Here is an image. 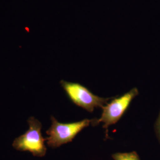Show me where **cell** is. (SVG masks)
Instances as JSON below:
<instances>
[{
  "label": "cell",
  "mask_w": 160,
  "mask_h": 160,
  "mask_svg": "<svg viewBox=\"0 0 160 160\" xmlns=\"http://www.w3.org/2000/svg\"><path fill=\"white\" fill-rule=\"evenodd\" d=\"M138 94L137 88H133L122 96L111 100L102 108L103 112L101 117L99 119H94L93 125L102 123L103 128L106 129V134H108L109 126L114 125L120 120L133 99L137 97Z\"/></svg>",
  "instance_id": "cell-4"
},
{
  "label": "cell",
  "mask_w": 160,
  "mask_h": 160,
  "mask_svg": "<svg viewBox=\"0 0 160 160\" xmlns=\"http://www.w3.org/2000/svg\"><path fill=\"white\" fill-rule=\"evenodd\" d=\"M114 160H140L139 157L136 152L115 153L112 155Z\"/></svg>",
  "instance_id": "cell-5"
},
{
  "label": "cell",
  "mask_w": 160,
  "mask_h": 160,
  "mask_svg": "<svg viewBox=\"0 0 160 160\" xmlns=\"http://www.w3.org/2000/svg\"><path fill=\"white\" fill-rule=\"evenodd\" d=\"M155 132H156V134H157L158 139H159V141H160V112L159 113L158 117L157 118V122L155 123Z\"/></svg>",
  "instance_id": "cell-6"
},
{
  "label": "cell",
  "mask_w": 160,
  "mask_h": 160,
  "mask_svg": "<svg viewBox=\"0 0 160 160\" xmlns=\"http://www.w3.org/2000/svg\"><path fill=\"white\" fill-rule=\"evenodd\" d=\"M29 129L23 135L16 138L13 142V148L20 151H28L34 157H43L46 153V145L41 129L42 125L40 121L34 117L28 120Z\"/></svg>",
  "instance_id": "cell-2"
},
{
  "label": "cell",
  "mask_w": 160,
  "mask_h": 160,
  "mask_svg": "<svg viewBox=\"0 0 160 160\" xmlns=\"http://www.w3.org/2000/svg\"><path fill=\"white\" fill-rule=\"evenodd\" d=\"M60 83L69 99L75 104L89 112H92L95 108H97L102 109L111 99L96 96L84 86L78 83L64 80H61Z\"/></svg>",
  "instance_id": "cell-3"
},
{
  "label": "cell",
  "mask_w": 160,
  "mask_h": 160,
  "mask_svg": "<svg viewBox=\"0 0 160 160\" xmlns=\"http://www.w3.org/2000/svg\"><path fill=\"white\" fill-rule=\"evenodd\" d=\"M51 125L46 131V143L48 147L56 148L72 142L75 137L84 128L92 125L94 119H84L72 123H61L54 116L51 117Z\"/></svg>",
  "instance_id": "cell-1"
}]
</instances>
